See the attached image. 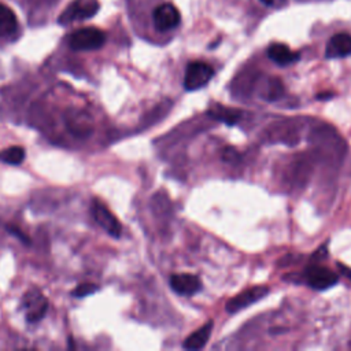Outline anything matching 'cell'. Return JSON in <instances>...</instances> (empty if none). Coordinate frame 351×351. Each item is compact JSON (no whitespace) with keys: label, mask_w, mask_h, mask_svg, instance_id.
Returning a JSON list of instances; mask_svg holds the SVG:
<instances>
[{"label":"cell","mask_w":351,"mask_h":351,"mask_svg":"<svg viewBox=\"0 0 351 351\" xmlns=\"http://www.w3.org/2000/svg\"><path fill=\"white\" fill-rule=\"evenodd\" d=\"M106 34L97 27H82L69 36V47L74 51H95L104 45Z\"/></svg>","instance_id":"cell-1"},{"label":"cell","mask_w":351,"mask_h":351,"mask_svg":"<svg viewBox=\"0 0 351 351\" xmlns=\"http://www.w3.org/2000/svg\"><path fill=\"white\" fill-rule=\"evenodd\" d=\"M99 8L100 5L97 0H73L60 14L59 23L70 25L74 22L90 19L99 11Z\"/></svg>","instance_id":"cell-2"},{"label":"cell","mask_w":351,"mask_h":351,"mask_svg":"<svg viewBox=\"0 0 351 351\" xmlns=\"http://www.w3.org/2000/svg\"><path fill=\"white\" fill-rule=\"evenodd\" d=\"M180 22H181V14L173 3L163 1L158 4L152 11L154 27L160 33L174 30L176 27H178Z\"/></svg>","instance_id":"cell-3"},{"label":"cell","mask_w":351,"mask_h":351,"mask_svg":"<svg viewBox=\"0 0 351 351\" xmlns=\"http://www.w3.org/2000/svg\"><path fill=\"white\" fill-rule=\"evenodd\" d=\"M214 75V69L202 60L188 63L184 75V88L186 90H197L206 86Z\"/></svg>","instance_id":"cell-4"},{"label":"cell","mask_w":351,"mask_h":351,"mask_svg":"<svg viewBox=\"0 0 351 351\" xmlns=\"http://www.w3.org/2000/svg\"><path fill=\"white\" fill-rule=\"evenodd\" d=\"M311 141L319 148L321 152L333 156L336 154H341L344 152V144L343 141L339 138L336 130L330 129V128H321L314 130V133L311 134Z\"/></svg>","instance_id":"cell-5"},{"label":"cell","mask_w":351,"mask_h":351,"mask_svg":"<svg viewBox=\"0 0 351 351\" xmlns=\"http://www.w3.org/2000/svg\"><path fill=\"white\" fill-rule=\"evenodd\" d=\"M64 122L67 130L75 137H88L93 130L92 117L82 110H70L64 115Z\"/></svg>","instance_id":"cell-6"},{"label":"cell","mask_w":351,"mask_h":351,"mask_svg":"<svg viewBox=\"0 0 351 351\" xmlns=\"http://www.w3.org/2000/svg\"><path fill=\"white\" fill-rule=\"evenodd\" d=\"M92 214L96 222L112 237H119L122 232V226L117 217L110 211V208L100 202L99 199L92 200Z\"/></svg>","instance_id":"cell-7"},{"label":"cell","mask_w":351,"mask_h":351,"mask_svg":"<svg viewBox=\"0 0 351 351\" xmlns=\"http://www.w3.org/2000/svg\"><path fill=\"white\" fill-rule=\"evenodd\" d=\"M23 308L27 322H38L48 310V300L38 289H30L23 298Z\"/></svg>","instance_id":"cell-8"},{"label":"cell","mask_w":351,"mask_h":351,"mask_svg":"<svg viewBox=\"0 0 351 351\" xmlns=\"http://www.w3.org/2000/svg\"><path fill=\"white\" fill-rule=\"evenodd\" d=\"M306 281L311 288L322 291L333 287L339 281V277L325 266L313 265L306 269Z\"/></svg>","instance_id":"cell-9"},{"label":"cell","mask_w":351,"mask_h":351,"mask_svg":"<svg viewBox=\"0 0 351 351\" xmlns=\"http://www.w3.org/2000/svg\"><path fill=\"white\" fill-rule=\"evenodd\" d=\"M267 293H269L267 287H252V288L245 289L241 293L233 296L232 299H229L225 307L229 313H237V311L254 304L255 302L261 300Z\"/></svg>","instance_id":"cell-10"},{"label":"cell","mask_w":351,"mask_h":351,"mask_svg":"<svg viewBox=\"0 0 351 351\" xmlns=\"http://www.w3.org/2000/svg\"><path fill=\"white\" fill-rule=\"evenodd\" d=\"M351 55V34L339 32L333 34L325 47V58L337 59Z\"/></svg>","instance_id":"cell-11"},{"label":"cell","mask_w":351,"mask_h":351,"mask_svg":"<svg viewBox=\"0 0 351 351\" xmlns=\"http://www.w3.org/2000/svg\"><path fill=\"white\" fill-rule=\"evenodd\" d=\"M170 287L178 295L192 296L202 289V282L197 276L182 273V274H173L170 277Z\"/></svg>","instance_id":"cell-12"},{"label":"cell","mask_w":351,"mask_h":351,"mask_svg":"<svg viewBox=\"0 0 351 351\" xmlns=\"http://www.w3.org/2000/svg\"><path fill=\"white\" fill-rule=\"evenodd\" d=\"M267 56L278 66H287L299 59V53L292 51L288 45L281 43H274L267 48Z\"/></svg>","instance_id":"cell-13"},{"label":"cell","mask_w":351,"mask_h":351,"mask_svg":"<svg viewBox=\"0 0 351 351\" xmlns=\"http://www.w3.org/2000/svg\"><path fill=\"white\" fill-rule=\"evenodd\" d=\"M211 329H213V321H208L207 324L200 326L196 332L191 333L185 339L182 347L185 350H200V348H203L207 344L208 339H210Z\"/></svg>","instance_id":"cell-14"},{"label":"cell","mask_w":351,"mask_h":351,"mask_svg":"<svg viewBox=\"0 0 351 351\" xmlns=\"http://www.w3.org/2000/svg\"><path fill=\"white\" fill-rule=\"evenodd\" d=\"M208 115L226 125H236L241 118V111L237 108L225 107L222 104H214L210 107Z\"/></svg>","instance_id":"cell-15"},{"label":"cell","mask_w":351,"mask_h":351,"mask_svg":"<svg viewBox=\"0 0 351 351\" xmlns=\"http://www.w3.org/2000/svg\"><path fill=\"white\" fill-rule=\"evenodd\" d=\"M18 30V19L14 11L0 3V37H10Z\"/></svg>","instance_id":"cell-16"},{"label":"cell","mask_w":351,"mask_h":351,"mask_svg":"<svg viewBox=\"0 0 351 351\" xmlns=\"http://www.w3.org/2000/svg\"><path fill=\"white\" fill-rule=\"evenodd\" d=\"M282 93H284L282 82L278 78H274V77L267 78L259 89L261 97H263L267 101H273V100L280 99L282 96Z\"/></svg>","instance_id":"cell-17"},{"label":"cell","mask_w":351,"mask_h":351,"mask_svg":"<svg viewBox=\"0 0 351 351\" xmlns=\"http://www.w3.org/2000/svg\"><path fill=\"white\" fill-rule=\"evenodd\" d=\"M25 159V149L19 145H12L0 151V162L7 165H19Z\"/></svg>","instance_id":"cell-18"},{"label":"cell","mask_w":351,"mask_h":351,"mask_svg":"<svg viewBox=\"0 0 351 351\" xmlns=\"http://www.w3.org/2000/svg\"><path fill=\"white\" fill-rule=\"evenodd\" d=\"M221 158L223 162L230 163V165H237L240 162V154L233 148V147H226L222 154Z\"/></svg>","instance_id":"cell-19"},{"label":"cell","mask_w":351,"mask_h":351,"mask_svg":"<svg viewBox=\"0 0 351 351\" xmlns=\"http://www.w3.org/2000/svg\"><path fill=\"white\" fill-rule=\"evenodd\" d=\"M96 291H97V285H95V284H81L73 291V296L84 298V296H88V295H90Z\"/></svg>","instance_id":"cell-20"},{"label":"cell","mask_w":351,"mask_h":351,"mask_svg":"<svg viewBox=\"0 0 351 351\" xmlns=\"http://www.w3.org/2000/svg\"><path fill=\"white\" fill-rule=\"evenodd\" d=\"M7 229L11 232V233H14V234H16L19 239H22L25 243H27V237L19 230V229H16L15 226H7Z\"/></svg>","instance_id":"cell-21"},{"label":"cell","mask_w":351,"mask_h":351,"mask_svg":"<svg viewBox=\"0 0 351 351\" xmlns=\"http://www.w3.org/2000/svg\"><path fill=\"white\" fill-rule=\"evenodd\" d=\"M262 4H265V5H267V7H270V5H273L274 3H276V0H259Z\"/></svg>","instance_id":"cell-22"}]
</instances>
